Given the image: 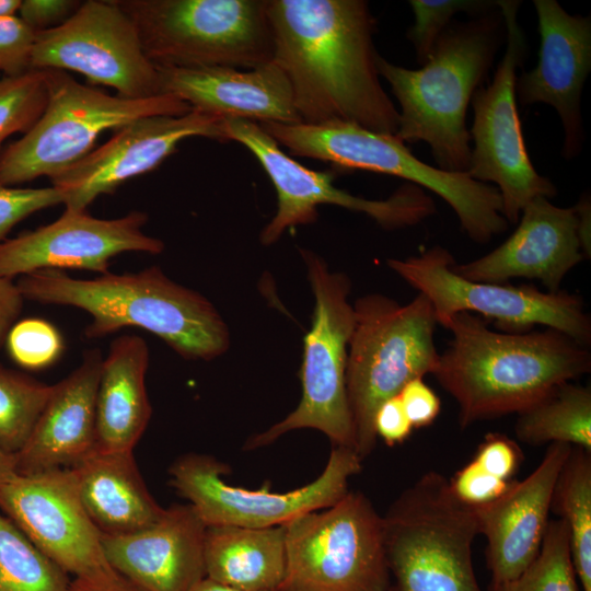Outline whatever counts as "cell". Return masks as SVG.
Segmentation results:
<instances>
[{
    "mask_svg": "<svg viewBox=\"0 0 591 591\" xmlns=\"http://www.w3.org/2000/svg\"><path fill=\"white\" fill-rule=\"evenodd\" d=\"M273 61L288 78L302 124L347 121L395 135L398 109L384 91L363 0H267Z\"/></svg>",
    "mask_w": 591,
    "mask_h": 591,
    "instance_id": "obj_1",
    "label": "cell"
},
{
    "mask_svg": "<svg viewBox=\"0 0 591 591\" xmlns=\"http://www.w3.org/2000/svg\"><path fill=\"white\" fill-rule=\"evenodd\" d=\"M447 328L452 339L433 375L456 401L462 429L519 414L591 371L589 346L554 328L505 333L470 312L454 314Z\"/></svg>",
    "mask_w": 591,
    "mask_h": 591,
    "instance_id": "obj_2",
    "label": "cell"
},
{
    "mask_svg": "<svg viewBox=\"0 0 591 591\" xmlns=\"http://www.w3.org/2000/svg\"><path fill=\"white\" fill-rule=\"evenodd\" d=\"M24 300L86 312L88 339L138 327L165 341L187 360L209 361L230 346L227 323L201 293L170 279L158 266L137 273H105L92 279L43 269L15 282Z\"/></svg>",
    "mask_w": 591,
    "mask_h": 591,
    "instance_id": "obj_3",
    "label": "cell"
},
{
    "mask_svg": "<svg viewBox=\"0 0 591 591\" xmlns=\"http://www.w3.org/2000/svg\"><path fill=\"white\" fill-rule=\"evenodd\" d=\"M502 23L500 12L493 11L447 28L417 70L376 58L379 73L401 106L395 136L404 143H428L443 171L468 170L466 111L491 67Z\"/></svg>",
    "mask_w": 591,
    "mask_h": 591,
    "instance_id": "obj_4",
    "label": "cell"
},
{
    "mask_svg": "<svg viewBox=\"0 0 591 591\" xmlns=\"http://www.w3.org/2000/svg\"><path fill=\"white\" fill-rule=\"evenodd\" d=\"M258 125L292 155L320 160L338 170L401 177L431 190L448 202L462 230L476 243L486 244L508 229L496 186L476 181L467 172H448L420 161L395 135L347 121Z\"/></svg>",
    "mask_w": 591,
    "mask_h": 591,
    "instance_id": "obj_5",
    "label": "cell"
},
{
    "mask_svg": "<svg viewBox=\"0 0 591 591\" xmlns=\"http://www.w3.org/2000/svg\"><path fill=\"white\" fill-rule=\"evenodd\" d=\"M354 311L346 391L355 451L363 461L376 444L373 418L379 406L409 381L433 374L440 354L433 339L434 309L420 292L407 304L380 293L366 294L355 302Z\"/></svg>",
    "mask_w": 591,
    "mask_h": 591,
    "instance_id": "obj_6",
    "label": "cell"
},
{
    "mask_svg": "<svg viewBox=\"0 0 591 591\" xmlns=\"http://www.w3.org/2000/svg\"><path fill=\"white\" fill-rule=\"evenodd\" d=\"M382 517L389 591H482L473 565L474 510L442 474H422Z\"/></svg>",
    "mask_w": 591,
    "mask_h": 591,
    "instance_id": "obj_7",
    "label": "cell"
},
{
    "mask_svg": "<svg viewBox=\"0 0 591 591\" xmlns=\"http://www.w3.org/2000/svg\"><path fill=\"white\" fill-rule=\"evenodd\" d=\"M157 68L254 69L273 61L267 0H115Z\"/></svg>",
    "mask_w": 591,
    "mask_h": 591,
    "instance_id": "obj_8",
    "label": "cell"
},
{
    "mask_svg": "<svg viewBox=\"0 0 591 591\" xmlns=\"http://www.w3.org/2000/svg\"><path fill=\"white\" fill-rule=\"evenodd\" d=\"M43 70L46 107L33 127L0 154V185L53 178L89 154L104 131L142 117L182 116L192 111L172 94L126 99L82 84L66 71Z\"/></svg>",
    "mask_w": 591,
    "mask_h": 591,
    "instance_id": "obj_9",
    "label": "cell"
},
{
    "mask_svg": "<svg viewBox=\"0 0 591 591\" xmlns=\"http://www.w3.org/2000/svg\"><path fill=\"white\" fill-rule=\"evenodd\" d=\"M300 253L315 299L312 326L303 339L302 396L282 420L251 437L245 450L266 447L285 433L306 428L323 432L333 447H356L346 391L348 345L355 326L354 305L348 301L351 283L345 274L331 271L314 252L301 248Z\"/></svg>",
    "mask_w": 591,
    "mask_h": 591,
    "instance_id": "obj_10",
    "label": "cell"
},
{
    "mask_svg": "<svg viewBox=\"0 0 591 591\" xmlns=\"http://www.w3.org/2000/svg\"><path fill=\"white\" fill-rule=\"evenodd\" d=\"M285 529L286 569L278 591H389L383 517L348 491Z\"/></svg>",
    "mask_w": 591,
    "mask_h": 591,
    "instance_id": "obj_11",
    "label": "cell"
},
{
    "mask_svg": "<svg viewBox=\"0 0 591 591\" xmlns=\"http://www.w3.org/2000/svg\"><path fill=\"white\" fill-rule=\"evenodd\" d=\"M455 259L436 245L417 256L387 259L389 267L431 302L437 322L447 328L451 317L470 312L500 332L522 334L537 325L559 331L590 346L591 318L579 294L543 292L532 285L478 282L453 271Z\"/></svg>",
    "mask_w": 591,
    "mask_h": 591,
    "instance_id": "obj_12",
    "label": "cell"
},
{
    "mask_svg": "<svg viewBox=\"0 0 591 591\" xmlns=\"http://www.w3.org/2000/svg\"><path fill=\"white\" fill-rule=\"evenodd\" d=\"M521 1L498 0L507 44L490 84L472 97L474 120L470 131L474 148L467 173L491 182L502 201V215L517 223L524 206L537 196L554 197L556 186L540 175L528 154L517 107V69L522 65L526 38L518 22Z\"/></svg>",
    "mask_w": 591,
    "mask_h": 591,
    "instance_id": "obj_13",
    "label": "cell"
},
{
    "mask_svg": "<svg viewBox=\"0 0 591 591\" xmlns=\"http://www.w3.org/2000/svg\"><path fill=\"white\" fill-rule=\"evenodd\" d=\"M223 131L228 141H236L253 153L277 193V211L259 234L263 245L276 243L288 229L314 223L320 205L362 212L386 230L416 225L436 212L432 198L412 183L402 185L389 198L376 200L336 187L333 171L303 166L257 123L223 119Z\"/></svg>",
    "mask_w": 591,
    "mask_h": 591,
    "instance_id": "obj_14",
    "label": "cell"
},
{
    "mask_svg": "<svg viewBox=\"0 0 591 591\" xmlns=\"http://www.w3.org/2000/svg\"><path fill=\"white\" fill-rule=\"evenodd\" d=\"M362 460L355 450L333 447L317 478L290 491L247 489L230 485L227 464L207 454H186L170 467L171 486L196 510L207 526H281L308 512L325 509L348 491Z\"/></svg>",
    "mask_w": 591,
    "mask_h": 591,
    "instance_id": "obj_15",
    "label": "cell"
},
{
    "mask_svg": "<svg viewBox=\"0 0 591 591\" xmlns=\"http://www.w3.org/2000/svg\"><path fill=\"white\" fill-rule=\"evenodd\" d=\"M32 69L78 72L126 99L163 94L158 68L144 54L135 23L115 0L83 1L61 25L37 32Z\"/></svg>",
    "mask_w": 591,
    "mask_h": 591,
    "instance_id": "obj_16",
    "label": "cell"
},
{
    "mask_svg": "<svg viewBox=\"0 0 591 591\" xmlns=\"http://www.w3.org/2000/svg\"><path fill=\"white\" fill-rule=\"evenodd\" d=\"M0 511L66 573L81 578L114 570L72 468L15 474L0 487Z\"/></svg>",
    "mask_w": 591,
    "mask_h": 591,
    "instance_id": "obj_17",
    "label": "cell"
},
{
    "mask_svg": "<svg viewBox=\"0 0 591 591\" xmlns=\"http://www.w3.org/2000/svg\"><path fill=\"white\" fill-rule=\"evenodd\" d=\"M192 137L228 142L223 119L211 114L192 109L182 116L142 117L115 130L105 143L50 181L65 193L66 209L86 210L99 196L155 170Z\"/></svg>",
    "mask_w": 591,
    "mask_h": 591,
    "instance_id": "obj_18",
    "label": "cell"
},
{
    "mask_svg": "<svg viewBox=\"0 0 591 591\" xmlns=\"http://www.w3.org/2000/svg\"><path fill=\"white\" fill-rule=\"evenodd\" d=\"M148 215L132 210L99 219L86 210L65 209L51 223L0 243V277L11 279L43 269L108 271L109 260L125 252L161 254L162 240L143 232Z\"/></svg>",
    "mask_w": 591,
    "mask_h": 591,
    "instance_id": "obj_19",
    "label": "cell"
},
{
    "mask_svg": "<svg viewBox=\"0 0 591 591\" xmlns=\"http://www.w3.org/2000/svg\"><path fill=\"white\" fill-rule=\"evenodd\" d=\"M572 447L551 443L540 464L524 479L490 503L472 508L478 534L486 538L489 591L518 578L535 559L549 522L552 496Z\"/></svg>",
    "mask_w": 591,
    "mask_h": 591,
    "instance_id": "obj_20",
    "label": "cell"
},
{
    "mask_svg": "<svg viewBox=\"0 0 591 591\" xmlns=\"http://www.w3.org/2000/svg\"><path fill=\"white\" fill-rule=\"evenodd\" d=\"M541 44L536 66L515 80L522 105L553 106L565 130L564 154L580 152L582 124L580 100L591 69L590 16L571 15L555 0H534Z\"/></svg>",
    "mask_w": 591,
    "mask_h": 591,
    "instance_id": "obj_21",
    "label": "cell"
},
{
    "mask_svg": "<svg viewBox=\"0 0 591 591\" xmlns=\"http://www.w3.org/2000/svg\"><path fill=\"white\" fill-rule=\"evenodd\" d=\"M515 231L490 253L453 265L459 276L478 282L536 279L547 292L560 291L565 276L583 259L575 206L561 208L537 196L520 213Z\"/></svg>",
    "mask_w": 591,
    "mask_h": 591,
    "instance_id": "obj_22",
    "label": "cell"
},
{
    "mask_svg": "<svg viewBox=\"0 0 591 591\" xmlns=\"http://www.w3.org/2000/svg\"><path fill=\"white\" fill-rule=\"evenodd\" d=\"M207 525L192 505H173L152 525L102 534L109 566L141 591H189L205 577Z\"/></svg>",
    "mask_w": 591,
    "mask_h": 591,
    "instance_id": "obj_23",
    "label": "cell"
},
{
    "mask_svg": "<svg viewBox=\"0 0 591 591\" xmlns=\"http://www.w3.org/2000/svg\"><path fill=\"white\" fill-rule=\"evenodd\" d=\"M163 94L222 119L300 124L290 82L274 62L254 69L158 68Z\"/></svg>",
    "mask_w": 591,
    "mask_h": 591,
    "instance_id": "obj_24",
    "label": "cell"
},
{
    "mask_svg": "<svg viewBox=\"0 0 591 591\" xmlns=\"http://www.w3.org/2000/svg\"><path fill=\"white\" fill-rule=\"evenodd\" d=\"M103 354L84 351L80 364L53 384L27 441L14 454L16 474L70 468L96 448L95 406Z\"/></svg>",
    "mask_w": 591,
    "mask_h": 591,
    "instance_id": "obj_25",
    "label": "cell"
},
{
    "mask_svg": "<svg viewBox=\"0 0 591 591\" xmlns=\"http://www.w3.org/2000/svg\"><path fill=\"white\" fill-rule=\"evenodd\" d=\"M148 367L149 347L142 337L125 334L112 340L96 393L95 450L134 452L152 415L146 387Z\"/></svg>",
    "mask_w": 591,
    "mask_h": 591,
    "instance_id": "obj_26",
    "label": "cell"
},
{
    "mask_svg": "<svg viewBox=\"0 0 591 591\" xmlns=\"http://www.w3.org/2000/svg\"><path fill=\"white\" fill-rule=\"evenodd\" d=\"M72 468L82 505L102 534L146 529L164 513L136 464L134 452L94 450Z\"/></svg>",
    "mask_w": 591,
    "mask_h": 591,
    "instance_id": "obj_27",
    "label": "cell"
},
{
    "mask_svg": "<svg viewBox=\"0 0 591 591\" xmlns=\"http://www.w3.org/2000/svg\"><path fill=\"white\" fill-rule=\"evenodd\" d=\"M205 577L241 591H278L286 569L285 529L207 526Z\"/></svg>",
    "mask_w": 591,
    "mask_h": 591,
    "instance_id": "obj_28",
    "label": "cell"
},
{
    "mask_svg": "<svg viewBox=\"0 0 591 591\" xmlns=\"http://www.w3.org/2000/svg\"><path fill=\"white\" fill-rule=\"evenodd\" d=\"M515 437L528 444L565 443L591 452V389L565 382L518 414Z\"/></svg>",
    "mask_w": 591,
    "mask_h": 591,
    "instance_id": "obj_29",
    "label": "cell"
},
{
    "mask_svg": "<svg viewBox=\"0 0 591 591\" xmlns=\"http://www.w3.org/2000/svg\"><path fill=\"white\" fill-rule=\"evenodd\" d=\"M551 511L565 523L582 591H591V452L572 447L557 477Z\"/></svg>",
    "mask_w": 591,
    "mask_h": 591,
    "instance_id": "obj_30",
    "label": "cell"
},
{
    "mask_svg": "<svg viewBox=\"0 0 591 591\" xmlns=\"http://www.w3.org/2000/svg\"><path fill=\"white\" fill-rule=\"evenodd\" d=\"M70 582L0 511V591H67Z\"/></svg>",
    "mask_w": 591,
    "mask_h": 591,
    "instance_id": "obj_31",
    "label": "cell"
},
{
    "mask_svg": "<svg viewBox=\"0 0 591 591\" xmlns=\"http://www.w3.org/2000/svg\"><path fill=\"white\" fill-rule=\"evenodd\" d=\"M51 392L53 384L0 363V448L11 454L23 448Z\"/></svg>",
    "mask_w": 591,
    "mask_h": 591,
    "instance_id": "obj_32",
    "label": "cell"
},
{
    "mask_svg": "<svg viewBox=\"0 0 591 591\" xmlns=\"http://www.w3.org/2000/svg\"><path fill=\"white\" fill-rule=\"evenodd\" d=\"M568 531L560 519L549 520L540 552L530 566L498 591H579Z\"/></svg>",
    "mask_w": 591,
    "mask_h": 591,
    "instance_id": "obj_33",
    "label": "cell"
},
{
    "mask_svg": "<svg viewBox=\"0 0 591 591\" xmlns=\"http://www.w3.org/2000/svg\"><path fill=\"white\" fill-rule=\"evenodd\" d=\"M47 104L45 70L0 78V146L15 132L26 134Z\"/></svg>",
    "mask_w": 591,
    "mask_h": 591,
    "instance_id": "obj_34",
    "label": "cell"
},
{
    "mask_svg": "<svg viewBox=\"0 0 591 591\" xmlns=\"http://www.w3.org/2000/svg\"><path fill=\"white\" fill-rule=\"evenodd\" d=\"M408 3L415 22L407 31V38L420 65L428 61L437 40L456 13L483 15L497 9V1L485 0H410Z\"/></svg>",
    "mask_w": 591,
    "mask_h": 591,
    "instance_id": "obj_35",
    "label": "cell"
},
{
    "mask_svg": "<svg viewBox=\"0 0 591 591\" xmlns=\"http://www.w3.org/2000/svg\"><path fill=\"white\" fill-rule=\"evenodd\" d=\"M4 346L10 358L27 370L50 367L65 350V341L58 328L38 317L16 321L7 335Z\"/></svg>",
    "mask_w": 591,
    "mask_h": 591,
    "instance_id": "obj_36",
    "label": "cell"
},
{
    "mask_svg": "<svg viewBox=\"0 0 591 591\" xmlns=\"http://www.w3.org/2000/svg\"><path fill=\"white\" fill-rule=\"evenodd\" d=\"M65 193L55 187L15 188L0 185V243L20 221L36 211L65 204Z\"/></svg>",
    "mask_w": 591,
    "mask_h": 591,
    "instance_id": "obj_37",
    "label": "cell"
},
{
    "mask_svg": "<svg viewBox=\"0 0 591 591\" xmlns=\"http://www.w3.org/2000/svg\"><path fill=\"white\" fill-rule=\"evenodd\" d=\"M36 34L16 15L0 18V73L18 77L32 70Z\"/></svg>",
    "mask_w": 591,
    "mask_h": 591,
    "instance_id": "obj_38",
    "label": "cell"
},
{
    "mask_svg": "<svg viewBox=\"0 0 591 591\" xmlns=\"http://www.w3.org/2000/svg\"><path fill=\"white\" fill-rule=\"evenodd\" d=\"M513 480L498 478L472 460L449 479V485L461 502L476 508L498 499L509 489Z\"/></svg>",
    "mask_w": 591,
    "mask_h": 591,
    "instance_id": "obj_39",
    "label": "cell"
},
{
    "mask_svg": "<svg viewBox=\"0 0 591 591\" xmlns=\"http://www.w3.org/2000/svg\"><path fill=\"white\" fill-rule=\"evenodd\" d=\"M473 460L491 475L511 480L523 461V455L514 440L502 433L490 432L479 443Z\"/></svg>",
    "mask_w": 591,
    "mask_h": 591,
    "instance_id": "obj_40",
    "label": "cell"
},
{
    "mask_svg": "<svg viewBox=\"0 0 591 591\" xmlns=\"http://www.w3.org/2000/svg\"><path fill=\"white\" fill-rule=\"evenodd\" d=\"M398 396L413 428H424L431 425L440 414V398L425 383L424 378H417L406 383Z\"/></svg>",
    "mask_w": 591,
    "mask_h": 591,
    "instance_id": "obj_41",
    "label": "cell"
},
{
    "mask_svg": "<svg viewBox=\"0 0 591 591\" xmlns=\"http://www.w3.org/2000/svg\"><path fill=\"white\" fill-rule=\"evenodd\" d=\"M74 0H22L20 18L35 32L50 30L66 22L80 7Z\"/></svg>",
    "mask_w": 591,
    "mask_h": 591,
    "instance_id": "obj_42",
    "label": "cell"
},
{
    "mask_svg": "<svg viewBox=\"0 0 591 591\" xmlns=\"http://www.w3.org/2000/svg\"><path fill=\"white\" fill-rule=\"evenodd\" d=\"M373 428L389 447L403 443L412 433L413 426L404 410L399 396L383 402L373 418Z\"/></svg>",
    "mask_w": 591,
    "mask_h": 591,
    "instance_id": "obj_43",
    "label": "cell"
},
{
    "mask_svg": "<svg viewBox=\"0 0 591 591\" xmlns=\"http://www.w3.org/2000/svg\"><path fill=\"white\" fill-rule=\"evenodd\" d=\"M24 301L15 282L0 277V348L4 346L10 328L19 321Z\"/></svg>",
    "mask_w": 591,
    "mask_h": 591,
    "instance_id": "obj_44",
    "label": "cell"
},
{
    "mask_svg": "<svg viewBox=\"0 0 591 591\" xmlns=\"http://www.w3.org/2000/svg\"><path fill=\"white\" fill-rule=\"evenodd\" d=\"M67 591H141L115 570L91 576L74 578Z\"/></svg>",
    "mask_w": 591,
    "mask_h": 591,
    "instance_id": "obj_45",
    "label": "cell"
},
{
    "mask_svg": "<svg viewBox=\"0 0 591 591\" xmlns=\"http://www.w3.org/2000/svg\"><path fill=\"white\" fill-rule=\"evenodd\" d=\"M577 213V233L584 257L590 258L591 254V205L590 197L582 196L575 206Z\"/></svg>",
    "mask_w": 591,
    "mask_h": 591,
    "instance_id": "obj_46",
    "label": "cell"
},
{
    "mask_svg": "<svg viewBox=\"0 0 591 591\" xmlns=\"http://www.w3.org/2000/svg\"><path fill=\"white\" fill-rule=\"evenodd\" d=\"M16 474L14 454L0 448V487Z\"/></svg>",
    "mask_w": 591,
    "mask_h": 591,
    "instance_id": "obj_47",
    "label": "cell"
},
{
    "mask_svg": "<svg viewBox=\"0 0 591 591\" xmlns=\"http://www.w3.org/2000/svg\"><path fill=\"white\" fill-rule=\"evenodd\" d=\"M189 591H241L204 577Z\"/></svg>",
    "mask_w": 591,
    "mask_h": 591,
    "instance_id": "obj_48",
    "label": "cell"
},
{
    "mask_svg": "<svg viewBox=\"0 0 591 591\" xmlns=\"http://www.w3.org/2000/svg\"><path fill=\"white\" fill-rule=\"evenodd\" d=\"M21 3L22 0H0V18L15 15Z\"/></svg>",
    "mask_w": 591,
    "mask_h": 591,
    "instance_id": "obj_49",
    "label": "cell"
}]
</instances>
